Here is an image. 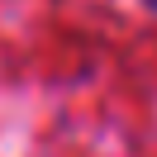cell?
<instances>
[{
	"mask_svg": "<svg viewBox=\"0 0 157 157\" xmlns=\"http://www.w3.org/2000/svg\"><path fill=\"white\" fill-rule=\"evenodd\" d=\"M147 5H157V0H147Z\"/></svg>",
	"mask_w": 157,
	"mask_h": 157,
	"instance_id": "6da1fadb",
	"label": "cell"
}]
</instances>
